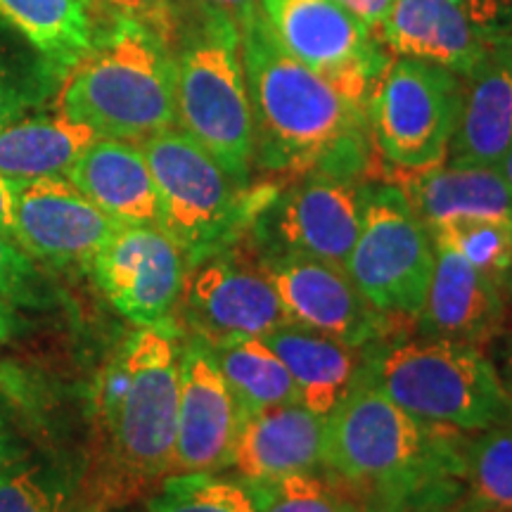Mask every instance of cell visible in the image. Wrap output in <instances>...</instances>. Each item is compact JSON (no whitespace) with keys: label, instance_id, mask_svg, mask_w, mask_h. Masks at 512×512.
I'll use <instances>...</instances> for the list:
<instances>
[{"label":"cell","instance_id":"obj_1","mask_svg":"<svg viewBox=\"0 0 512 512\" xmlns=\"http://www.w3.org/2000/svg\"><path fill=\"white\" fill-rule=\"evenodd\" d=\"M181 347L174 325L138 328L100 375L83 512L124 505L176 472Z\"/></svg>","mask_w":512,"mask_h":512},{"label":"cell","instance_id":"obj_2","mask_svg":"<svg viewBox=\"0 0 512 512\" xmlns=\"http://www.w3.org/2000/svg\"><path fill=\"white\" fill-rule=\"evenodd\" d=\"M254 128V166L275 176L370 169L368 110L275 41L261 12L240 29Z\"/></svg>","mask_w":512,"mask_h":512},{"label":"cell","instance_id":"obj_3","mask_svg":"<svg viewBox=\"0 0 512 512\" xmlns=\"http://www.w3.org/2000/svg\"><path fill=\"white\" fill-rule=\"evenodd\" d=\"M465 432L432 425L403 411L363 380L325 418V470L382 512L451 505L463 489Z\"/></svg>","mask_w":512,"mask_h":512},{"label":"cell","instance_id":"obj_4","mask_svg":"<svg viewBox=\"0 0 512 512\" xmlns=\"http://www.w3.org/2000/svg\"><path fill=\"white\" fill-rule=\"evenodd\" d=\"M93 46L57 88L62 117L98 138L140 140L176 128L174 53L131 17L95 8Z\"/></svg>","mask_w":512,"mask_h":512},{"label":"cell","instance_id":"obj_5","mask_svg":"<svg viewBox=\"0 0 512 512\" xmlns=\"http://www.w3.org/2000/svg\"><path fill=\"white\" fill-rule=\"evenodd\" d=\"M176 124L242 185L252 183L254 128L240 29L219 10L192 5L174 50Z\"/></svg>","mask_w":512,"mask_h":512},{"label":"cell","instance_id":"obj_6","mask_svg":"<svg viewBox=\"0 0 512 512\" xmlns=\"http://www.w3.org/2000/svg\"><path fill=\"white\" fill-rule=\"evenodd\" d=\"M363 380L403 411L458 432L512 422V399L479 347L446 339H399L370 347Z\"/></svg>","mask_w":512,"mask_h":512},{"label":"cell","instance_id":"obj_7","mask_svg":"<svg viewBox=\"0 0 512 512\" xmlns=\"http://www.w3.org/2000/svg\"><path fill=\"white\" fill-rule=\"evenodd\" d=\"M150 166L159 200L157 226L176 242L192 266L247 233L280 185H242L181 128L138 143Z\"/></svg>","mask_w":512,"mask_h":512},{"label":"cell","instance_id":"obj_8","mask_svg":"<svg viewBox=\"0 0 512 512\" xmlns=\"http://www.w3.org/2000/svg\"><path fill=\"white\" fill-rule=\"evenodd\" d=\"M344 271L375 309L418 318L432 283L434 242L399 185H363L361 230Z\"/></svg>","mask_w":512,"mask_h":512},{"label":"cell","instance_id":"obj_9","mask_svg":"<svg viewBox=\"0 0 512 512\" xmlns=\"http://www.w3.org/2000/svg\"><path fill=\"white\" fill-rule=\"evenodd\" d=\"M463 76L437 64L399 60L368 100V128L377 152L399 171L446 164L460 112Z\"/></svg>","mask_w":512,"mask_h":512},{"label":"cell","instance_id":"obj_10","mask_svg":"<svg viewBox=\"0 0 512 512\" xmlns=\"http://www.w3.org/2000/svg\"><path fill=\"white\" fill-rule=\"evenodd\" d=\"M361 216L363 185L356 176L311 171L275 192L247 235L259 259L297 256L344 268Z\"/></svg>","mask_w":512,"mask_h":512},{"label":"cell","instance_id":"obj_11","mask_svg":"<svg viewBox=\"0 0 512 512\" xmlns=\"http://www.w3.org/2000/svg\"><path fill=\"white\" fill-rule=\"evenodd\" d=\"M259 12L294 60L368 110L370 95L392 62L356 17L332 0H259Z\"/></svg>","mask_w":512,"mask_h":512},{"label":"cell","instance_id":"obj_12","mask_svg":"<svg viewBox=\"0 0 512 512\" xmlns=\"http://www.w3.org/2000/svg\"><path fill=\"white\" fill-rule=\"evenodd\" d=\"M188 271L181 299L195 337L207 342L230 335L264 337L292 323L254 247L249 254L238 240Z\"/></svg>","mask_w":512,"mask_h":512},{"label":"cell","instance_id":"obj_13","mask_svg":"<svg viewBox=\"0 0 512 512\" xmlns=\"http://www.w3.org/2000/svg\"><path fill=\"white\" fill-rule=\"evenodd\" d=\"M95 283L128 323H169L181 302L188 264L157 223L121 226L88 264Z\"/></svg>","mask_w":512,"mask_h":512},{"label":"cell","instance_id":"obj_14","mask_svg":"<svg viewBox=\"0 0 512 512\" xmlns=\"http://www.w3.org/2000/svg\"><path fill=\"white\" fill-rule=\"evenodd\" d=\"M259 261L292 323L356 349H370L387 339L389 313L375 309L344 268L297 256Z\"/></svg>","mask_w":512,"mask_h":512},{"label":"cell","instance_id":"obj_15","mask_svg":"<svg viewBox=\"0 0 512 512\" xmlns=\"http://www.w3.org/2000/svg\"><path fill=\"white\" fill-rule=\"evenodd\" d=\"M12 207L17 247L48 264L88 266L124 226L64 176L12 181Z\"/></svg>","mask_w":512,"mask_h":512},{"label":"cell","instance_id":"obj_16","mask_svg":"<svg viewBox=\"0 0 512 512\" xmlns=\"http://www.w3.org/2000/svg\"><path fill=\"white\" fill-rule=\"evenodd\" d=\"M242 408L200 337L181 349L176 472H216L233 465Z\"/></svg>","mask_w":512,"mask_h":512},{"label":"cell","instance_id":"obj_17","mask_svg":"<svg viewBox=\"0 0 512 512\" xmlns=\"http://www.w3.org/2000/svg\"><path fill=\"white\" fill-rule=\"evenodd\" d=\"M434 273L418 313L422 337L484 347L505 328V292L446 242L434 240Z\"/></svg>","mask_w":512,"mask_h":512},{"label":"cell","instance_id":"obj_18","mask_svg":"<svg viewBox=\"0 0 512 512\" xmlns=\"http://www.w3.org/2000/svg\"><path fill=\"white\" fill-rule=\"evenodd\" d=\"M512 147V34L498 38L463 76L448 164L496 166Z\"/></svg>","mask_w":512,"mask_h":512},{"label":"cell","instance_id":"obj_19","mask_svg":"<svg viewBox=\"0 0 512 512\" xmlns=\"http://www.w3.org/2000/svg\"><path fill=\"white\" fill-rule=\"evenodd\" d=\"M325 418L294 403L247 415L235 444V470L252 484L325 470Z\"/></svg>","mask_w":512,"mask_h":512},{"label":"cell","instance_id":"obj_20","mask_svg":"<svg viewBox=\"0 0 512 512\" xmlns=\"http://www.w3.org/2000/svg\"><path fill=\"white\" fill-rule=\"evenodd\" d=\"M377 38L389 53L458 76L470 74L494 43L475 29L456 0H394Z\"/></svg>","mask_w":512,"mask_h":512},{"label":"cell","instance_id":"obj_21","mask_svg":"<svg viewBox=\"0 0 512 512\" xmlns=\"http://www.w3.org/2000/svg\"><path fill=\"white\" fill-rule=\"evenodd\" d=\"M64 178L95 207L124 226L159 223L155 181L136 143L98 138L86 147Z\"/></svg>","mask_w":512,"mask_h":512},{"label":"cell","instance_id":"obj_22","mask_svg":"<svg viewBox=\"0 0 512 512\" xmlns=\"http://www.w3.org/2000/svg\"><path fill=\"white\" fill-rule=\"evenodd\" d=\"M278 354L297 384L302 406L330 415L361 382L363 351L304 325L287 323L261 337Z\"/></svg>","mask_w":512,"mask_h":512},{"label":"cell","instance_id":"obj_23","mask_svg":"<svg viewBox=\"0 0 512 512\" xmlns=\"http://www.w3.org/2000/svg\"><path fill=\"white\" fill-rule=\"evenodd\" d=\"M399 185L427 226L453 219L512 221V190L496 166L439 164L401 171Z\"/></svg>","mask_w":512,"mask_h":512},{"label":"cell","instance_id":"obj_24","mask_svg":"<svg viewBox=\"0 0 512 512\" xmlns=\"http://www.w3.org/2000/svg\"><path fill=\"white\" fill-rule=\"evenodd\" d=\"M98 136L67 117L17 119L0 128V176L12 181L67 176Z\"/></svg>","mask_w":512,"mask_h":512},{"label":"cell","instance_id":"obj_25","mask_svg":"<svg viewBox=\"0 0 512 512\" xmlns=\"http://www.w3.org/2000/svg\"><path fill=\"white\" fill-rule=\"evenodd\" d=\"M202 342L207 344L245 418L268 408L302 403L290 370L261 337L230 335Z\"/></svg>","mask_w":512,"mask_h":512},{"label":"cell","instance_id":"obj_26","mask_svg":"<svg viewBox=\"0 0 512 512\" xmlns=\"http://www.w3.org/2000/svg\"><path fill=\"white\" fill-rule=\"evenodd\" d=\"M0 19L27 38L62 76L93 46L91 0H0Z\"/></svg>","mask_w":512,"mask_h":512},{"label":"cell","instance_id":"obj_27","mask_svg":"<svg viewBox=\"0 0 512 512\" xmlns=\"http://www.w3.org/2000/svg\"><path fill=\"white\" fill-rule=\"evenodd\" d=\"M62 74L15 27L0 19V128L41 107Z\"/></svg>","mask_w":512,"mask_h":512},{"label":"cell","instance_id":"obj_28","mask_svg":"<svg viewBox=\"0 0 512 512\" xmlns=\"http://www.w3.org/2000/svg\"><path fill=\"white\" fill-rule=\"evenodd\" d=\"M463 479L467 512H512V422L467 441Z\"/></svg>","mask_w":512,"mask_h":512},{"label":"cell","instance_id":"obj_29","mask_svg":"<svg viewBox=\"0 0 512 512\" xmlns=\"http://www.w3.org/2000/svg\"><path fill=\"white\" fill-rule=\"evenodd\" d=\"M147 512H259V498L249 482L211 472H174L162 479Z\"/></svg>","mask_w":512,"mask_h":512},{"label":"cell","instance_id":"obj_30","mask_svg":"<svg viewBox=\"0 0 512 512\" xmlns=\"http://www.w3.org/2000/svg\"><path fill=\"white\" fill-rule=\"evenodd\" d=\"M434 240L451 245L477 271L489 275L508 292L512 287V221L503 219H453L432 223Z\"/></svg>","mask_w":512,"mask_h":512},{"label":"cell","instance_id":"obj_31","mask_svg":"<svg viewBox=\"0 0 512 512\" xmlns=\"http://www.w3.org/2000/svg\"><path fill=\"white\" fill-rule=\"evenodd\" d=\"M252 486L259 498V512H358L342 491L316 475H292L273 484Z\"/></svg>","mask_w":512,"mask_h":512},{"label":"cell","instance_id":"obj_32","mask_svg":"<svg viewBox=\"0 0 512 512\" xmlns=\"http://www.w3.org/2000/svg\"><path fill=\"white\" fill-rule=\"evenodd\" d=\"M0 512H69V505L36 467L12 463L0 472Z\"/></svg>","mask_w":512,"mask_h":512},{"label":"cell","instance_id":"obj_33","mask_svg":"<svg viewBox=\"0 0 512 512\" xmlns=\"http://www.w3.org/2000/svg\"><path fill=\"white\" fill-rule=\"evenodd\" d=\"M100 10L131 17L174 50L190 15V0H93Z\"/></svg>","mask_w":512,"mask_h":512},{"label":"cell","instance_id":"obj_34","mask_svg":"<svg viewBox=\"0 0 512 512\" xmlns=\"http://www.w3.org/2000/svg\"><path fill=\"white\" fill-rule=\"evenodd\" d=\"M0 299L5 302H36L38 299L34 261L3 235H0Z\"/></svg>","mask_w":512,"mask_h":512},{"label":"cell","instance_id":"obj_35","mask_svg":"<svg viewBox=\"0 0 512 512\" xmlns=\"http://www.w3.org/2000/svg\"><path fill=\"white\" fill-rule=\"evenodd\" d=\"M332 3H337L342 10H347L351 17H356L358 22L377 38L384 17L392 10L394 0H332ZM377 41H380V38H377Z\"/></svg>","mask_w":512,"mask_h":512},{"label":"cell","instance_id":"obj_36","mask_svg":"<svg viewBox=\"0 0 512 512\" xmlns=\"http://www.w3.org/2000/svg\"><path fill=\"white\" fill-rule=\"evenodd\" d=\"M190 3L200 5V8L223 12V15H228L238 24V29L247 27L259 15V0H190Z\"/></svg>","mask_w":512,"mask_h":512},{"label":"cell","instance_id":"obj_37","mask_svg":"<svg viewBox=\"0 0 512 512\" xmlns=\"http://www.w3.org/2000/svg\"><path fill=\"white\" fill-rule=\"evenodd\" d=\"M0 235L17 245L15 207H12V178H5V176H0Z\"/></svg>","mask_w":512,"mask_h":512},{"label":"cell","instance_id":"obj_38","mask_svg":"<svg viewBox=\"0 0 512 512\" xmlns=\"http://www.w3.org/2000/svg\"><path fill=\"white\" fill-rule=\"evenodd\" d=\"M12 463H17V448L8 430V422H5L3 413H0V472H3L5 467H10Z\"/></svg>","mask_w":512,"mask_h":512},{"label":"cell","instance_id":"obj_39","mask_svg":"<svg viewBox=\"0 0 512 512\" xmlns=\"http://www.w3.org/2000/svg\"><path fill=\"white\" fill-rule=\"evenodd\" d=\"M496 370H498V375H501L505 389H508V394L512 399V339L501 349V354H498V368Z\"/></svg>","mask_w":512,"mask_h":512},{"label":"cell","instance_id":"obj_40","mask_svg":"<svg viewBox=\"0 0 512 512\" xmlns=\"http://www.w3.org/2000/svg\"><path fill=\"white\" fill-rule=\"evenodd\" d=\"M15 330H17L15 311H12L10 302L0 299V342L10 339L12 335H15Z\"/></svg>","mask_w":512,"mask_h":512},{"label":"cell","instance_id":"obj_41","mask_svg":"<svg viewBox=\"0 0 512 512\" xmlns=\"http://www.w3.org/2000/svg\"><path fill=\"white\" fill-rule=\"evenodd\" d=\"M0 387H3L5 392L19 394V392H22L24 384L19 382L17 373H12V370H8V368H0Z\"/></svg>","mask_w":512,"mask_h":512},{"label":"cell","instance_id":"obj_42","mask_svg":"<svg viewBox=\"0 0 512 512\" xmlns=\"http://www.w3.org/2000/svg\"><path fill=\"white\" fill-rule=\"evenodd\" d=\"M496 169H498V174L503 176V181L508 183V188L512 190V147L508 150V155H505L501 162L496 164Z\"/></svg>","mask_w":512,"mask_h":512},{"label":"cell","instance_id":"obj_43","mask_svg":"<svg viewBox=\"0 0 512 512\" xmlns=\"http://www.w3.org/2000/svg\"><path fill=\"white\" fill-rule=\"evenodd\" d=\"M422 512H467L460 503H451V505H439V508H430Z\"/></svg>","mask_w":512,"mask_h":512},{"label":"cell","instance_id":"obj_44","mask_svg":"<svg viewBox=\"0 0 512 512\" xmlns=\"http://www.w3.org/2000/svg\"><path fill=\"white\" fill-rule=\"evenodd\" d=\"M508 294H512V287H510V290H508Z\"/></svg>","mask_w":512,"mask_h":512}]
</instances>
